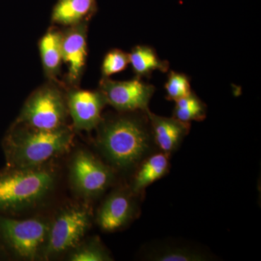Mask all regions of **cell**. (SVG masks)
<instances>
[{
	"instance_id": "13",
	"label": "cell",
	"mask_w": 261,
	"mask_h": 261,
	"mask_svg": "<svg viewBox=\"0 0 261 261\" xmlns=\"http://www.w3.org/2000/svg\"><path fill=\"white\" fill-rule=\"evenodd\" d=\"M96 0H58L53 10L51 20L63 25L86 22L95 12Z\"/></svg>"
},
{
	"instance_id": "21",
	"label": "cell",
	"mask_w": 261,
	"mask_h": 261,
	"mask_svg": "<svg viewBox=\"0 0 261 261\" xmlns=\"http://www.w3.org/2000/svg\"><path fill=\"white\" fill-rule=\"evenodd\" d=\"M129 64V55L120 49H113L105 57L102 65L103 78L120 73Z\"/></svg>"
},
{
	"instance_id": "6",
	"label": "cell",
	"mask_w": 261,
	"mask_h": 261,
	"mask_svg": "<svg viewBox=\"0 0 261 261\" xmlns=\"http://www.w3.org/2000/svg\"><path fill=\"white\" fill-rule=\"evenodd\" d=\"M49 227L50 224L42 219L0 217V238L24 260H35L42 253Z\"/></svg>"
},
{
	"instance_id": "5",
	"label": "cell",
	"mask_w": 261,
	"mask_h": 261,
	"mask_svg": "<svg viewBox=\"0 0 261 261\" xmlns=\"http://www.w3.org/2000/svg\"><path fill=\"white\" fill-rule=\"evenodd\" d=\"M92 224L89 208L75 206L58 214L49 227L47 242L43 249L45 258L61 255L76 247Z\"/></svg>"
},
{
	"instance_id": "11",
	"label": "cell",
	"mask_w": 261,
	"mask_h": 261,
	"mask_svg": "<svg viewBox=\"0 0 261 261\" xmlns=\"http://www.w3.org/2000/svg\"><path fill=\"white\" fill-rule=\"evenodd\" d=\"M135 213V203L132 196L126 192H114L98 211L97 223L103 231L111 232L128 224Z\"/></svg>"
},
{
	"instance_id": "14",
	"label": "cell",
	"mask_w": 261,
	"mask_h": 261,
	"mask_svg": "<svg viewBox=\"0 0 261 261\" xmlns=\"http://www.w3.org/2000/svg\"><path fill=\"white\" fill-rule=\"evenodd\" d=\"M169 154H154L142 163L134 179L132 190L139 192L164 176L169 170Z\"/></svg>"
},
{
	"instance_id": "18",
	"label": "cell",
	"mask_w": 261,
	"mask_h": 261,
	"mask_svg": "<svg viewBox=\"0 0 261 261\" xmlns=\"http://www.w3.org/2000/svg\"><path fill=\"white\" fill-rule=\"evenodd\" d=\"M166 99L176 102L182 97H186L192 92L190 79L185 73L171 70L165 84Z\"/></svg>"
},
{
	"instance_id": "8",
	"label": "cell",
	"mask_w": 261,
	"mask_h": 261,
	"mask_svg": "<svg viewBox=\"0 0 261 261\" xmlns=\"http://www.w3.org/2000/svg\"><path fill=\"white\" fill-rule=\"evenodd\" d=\"M100 91L108 104L122 112L146 111L155 88L152 84L145 83L140 78L117 82L103 78Z\"/></svg>"
},
{
	"instance_id": "19",
	"label": "cell",
	"mask_w": 261,
	"mask_h": 261,
	"mask_svg": "<svg viewBox=\"0 0 261 261\" xmlns=\"http://www.w3.org/2000/svg\"><path fill=\"white\" fill-rule=\"evenodd\" d=\"M70 253L69 260L71 261H107L111 260L108 252L106 251L97 240H92L89 243L75 247Z\"/></svg>"
},
{
	"instance_id": "1",
	"label": "cell",
	"mask_w": 261,
	"mask_h": 261,
	"mask_svg": "<svg viewBox=\"0 0 261 261\" xmlns=\"http://www.w3.org/2000/svg\"><path fill=\"white\" fill-rule=\"evenodd\" d=\"M99 126L98 147L117 168L135 166L150 151L153 136L146 112L145 116L115 117L101 121Z\"/></svg>"
},
{
	"instance_id": "12",
	"label": "cell",
	"mask_w": 261,
	"mask_h": 261,
	"mask_svg": "<svg viewBox=\"0 0 261 261\" xmlns=\"http://www.w3.org/2000/svg\"><path fill=\"white\" fill-rule=\"evenodd\" d=\"M146 113L156 145L163 153H172L190 132V123L178 121L173 117L158 116L149 109Z\"/></svg>"
},
{
	"instance_id": "20",
	"label": "cell",
	"mask_w": 261,
	"mask_h": 261,
	"mask_svg": "<svg viewBox=\"0 0 261 261\" xmlns=\"http://www.w3.org/2000/svg\"><path fill=\"white\" fill-rule=\"evenodd\" d=\"M154 260L197 261L205 260L202 252L185 247H168L158 250L152 255Z\"/></svg>"
},
{
	"instance_id": "10",
	"label": "cell",
	"mask_w": 261,
	"mask_h": 261,
	"mask_svg": "<svg viewBox=\"0 0 261 261\" xmlns=\"http://www.w3.org/2000/svg\"><path fill=\"white\" fill-rule=\"evenodd\" d=\"M87 23L72 25L63 34L62 56L68 67V79L70 84H76L85 66L87 56Z\"/></svg>"
},
{
	"instance_id": "9",
	"label": "cell",
	"mask_w": 261,
	"mask_h": 261,
	"mask_svg": "<svg viewBox=\"0 0 261 261\" xmlns=\"http://www.w3.org/2000/svg\"><path fill=\"white\" fill-rule=\"evenodd\" d=\"M108 104L104 94L99 91L75 90L67 98L68 113L76 130H91L102 121L101 113Z\"/></svg>"
},
{
	"instance_id": "16",
	"label": "cell",
	"mask_w": 261,
	"mask_h": 261,
	"mask_svg": "<svg viewBox=\"0 0 261 261\" xmlns=\"http://www.w3.org/2000/svg\"><path fill=\"white\" fill-rule=\"evenodd\" d=\"M63 34L53 30L48 32L39 43L43 66L49 76L58 74L63 62L62 56Z\"/></svg>"
},
{
	"instance_id": "22",
	"label": "cell",
	"mask_w": 261,
	"mask_h": 261,
	"mask_svg": "<svg viewBox=\"0 0 261 261\" xmlns=\"http://www.w3.org/2000/svg\"></svg>"
},
{
	"instance_id": "17",
	"label": "cell",
	"mask_w": 261,
	"mask_h": 261,
	"mask_svg": "<svg viewBox=\"0 0 261 261\" xmlns=\"http://www.w3.org/2000/svg\"><path fill=\"white\" fill-rule=\"evenodd\" d=\"M173 110V118L178 121L190 123L202 121L206 118L207 107L205 103L192 92L186 97L178 99Z\"/></svg>"
},
{
	"instance_id": "7",
	"label": "cell",
	"mask_w": 261,
	"mask_h": 261,
	"mask_svg": "<svg viewBox=\"0 0 261 261\" xmlns=\"http://www.w3.org/2000/svg\"><path fill=\"white\" fill-rule=\"evenodd\" d=\"M70 178L73 188L80 195L94 197L106 191L113 176L111 168L102 161L87 151L80 150L70 163Z\"/></svg>"
},
{
	"instance_id": "4",
	"label": "cell",
	"mask_w": 261,
	"mask_h": 261,
	"mask_svg": "<svg viewBox=\"0 0 261 261\" xmlns=\"http://www.w3.org/2000/svg\"><path fill=\"white\" fill-rule=\"evenodd\" d=\"M67 100L59 89L51 86L39 89L27 99L18 124L36 129L53 130L65 126Z\"/></svg>"
},
{
	"instance_id": "3",
	"label": "cell",
	"mask_w": 261,
	"mask_h": 261,
	"mask_svg": "<svg viewBox=\"0 0 261 261\" xmlns=\"http://www.w3.org/2000/svg\"><path fill=\"white\" fill-rule=\"evenodd\" d=\"M56 181L53 168H12L0 173V211L25 210L39 203L53 190Z\"/></svg>"
},
{
	"instance_id": "15",
	"label": "cell",
	"mask_w": 261,
	"mask_h": 261,
	"mask_svg": "<svg viewBox=\"0 0 261 261\" xmlns=\"http://www.w3.org/2000/svg\"><path fill=\"white\" fill-rule=\"evenodd\" d=\"M129 55V63L138 78H149L154 70L166 73L169 69L167 61H162L153 48L147 45L136 46Z\"/></svg>"
},
{
	"instance_id": "2",
	"label": "cell",
	"mask_w": 261,
	"mask_h": 261,
	"mask_svg": "<svg viewBox=\"0 0 261 261\" xmlns=\"http://www.w3.org/2000/svg\"><path fill=\"white\" fill-rule=\"evenodd\" d=\"M20 125L6 140V154L12 168L38 167L66 152L73 143V134L66 126L44 130Z\"/></svg>"
}]
</instances>
